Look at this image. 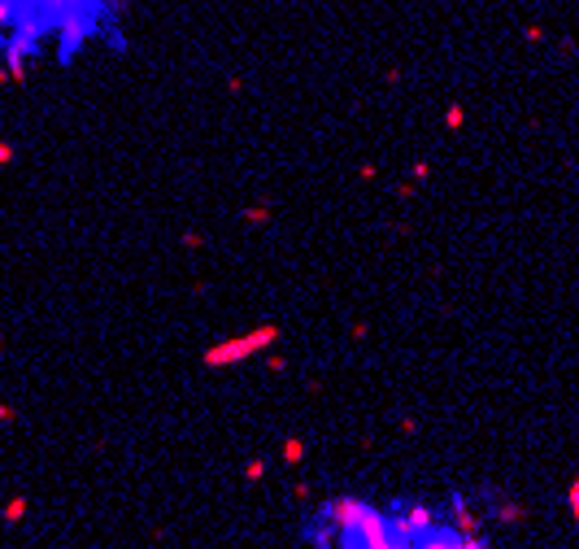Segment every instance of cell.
I'll return each mask as SVG.
<instances>
[{"label": "cell", "mask_w": 579, "mask_h": 549, "mask_svg": "<svg viewBox=\"0 0 579 549\" xmlns=\"http://www.w3.org/2000/svg\"><path fill=\"white\" fill-rule=\"evenodd\" d=\"M127 0H0V66L26 79L40 61L74 66L92 44L127 48Z\"/></svg>", "instance_id": "obj_1"}, {"label": "cell", "mask_w": 579, "mask_h": 549, "mask_svg": "<svg viewBox=\"0 0 579 549\" xmlns=\"http://www.w3.org/2000/svg\"><path fill=\"white\" fill-rule=\"evenodd\" d=\"M462 549H492V541L484 532H475V536H462Z\"/></svg>", "instance_id": "obj_10"}, {"label": "cell", "mask_w": 579, "mask_h": 549, "mask_svg": "<svg viewBox=\"0 0 579 549\" xmlns=\"http://www.w3.org/2000/svg\"><path fill=\"white\" fill-rule=\"evenodd\" d=\"M26 510H31L26 497H9L5 510H0V519H5V523H22V519H26Z\"/></svg>", "instance_id": "obj_7"}, {"label": "cell", "mask_w": 579, "mask_h": 549, "mask_svg": "<svg viewBox=\"0 0 579 549\" xmlns=\"http://www.w3.org/2000/svg\"><path fill=\"white\" fill-rule=\"evenodd\" d=\"M414 549H462V536L449 523H436L432 532H423V536L414 541Z\"/></svg>", "instance_id": "obj_5"}, {"label": "cell", "mask_w": 579, "mask_h": 549, "mask_svg": "<svg viewBox=\"0 0 579 549\" xmlns=\"http://www.w3.org/2000/svg\"><path fill=\"white\" fill-rule=\"evenodd\" d=\"M388 527H392V536H401V541H418L423 532H432L440 523V514L427 506V502H388Z\"/></svg>", "instance_id": "obj_3"}, {"label": "cell", "mask_w": 579, "mask_h": 549, "mask_svg": "<svg viewBox=\"0 0 579 549\" xmlns=\"http://www.w3.org/2000/svg\"><path fill=\"white\" fill-rule=\"evenodd\" d=\"M462 118H466V114H462V109L453 105V109H449V118H444V122H449V126H462Z\"/></svg>", "instance_id": "obj_13"}, {"label": "cell", "mask_w": 579, "mask_h": 549, "mask_svg": "<svg viewBox=\"0 0 579 549\" xmlns=\"http://www.w3.org/2000/svg\"><path fill=\"white\" fill-rule=\"evenodd\" d=\"M301 458H305V441H296V436H292V441H284V462L296 466Z\"/></svg>", "instance_id": "obj_8"}, {"label": "cell", "mask_w": 579, "mask_h": 549, "mask_svg": "<svg viewBox=\"0 0 579 549\" xmlns=\"http://www.w3.org/2000/svg\"><path fill=\"white\" fill-rule=\"evenodd\" d=\"M496 519L509 523V527H519V523H527V506L523 502H496Z\"/></svg>", "instance_id": "obj_6"}, {"label": "cell", "mask_w": 579, "mask_h": 549, "mask_svg": "<svg viewBox=\"0 0 579 549\" xmlns=\"http://www.w3.org/2000/svg\"><path fill=\"white\" fill-rule=\"evenodd\" d=\"M248 222H266L270 218V209H261V205H253V209H248V214H244Z\"/></svg>", "instance_id": "obj_12"}, {"label": "cell", "mask_w": 579, "mask_h": 549, "mask_svg": "<svg viewBox=\"0 0 579 549\" xmlns=\"http://www.w3.org/2000/svg\"><path fill=\"white\" fill-rule=\"evenodd\" d=\"M449 527L457 532V536H475V532H484L479 510H471V502L462 493H453V502H449Z\"/></svg>", "instance_id": "obj_4"}, {"label": "cell", "mask_w": 579, "mask_h": 549, "mask_svg": "<svg viewBox=\"0 0 579 549\" xmlns=\"http://www.w3.org/2000/svg\"><path fill=\"white\" fill-rule=\"evenodd\" d=\"M275 341H279V327H275V322H266V327H253L248 336H240V341H222V345H213L201 362H205V366H231V362H244V358H253V353L270 349Z\"/></svg>", "instance_id": "obj_2"}, {"label": "cell", "mask_w": 579, "mask_h": 549, "mask_svg": "<svg viewBox=\"0 0 579 549\" xmlns=\"http://www.w3.org/2000/svg\"><path fill=\"white\" fill-rule=\"evenodd\" d=\"M261 475H266V458H253L244 466V480H261Z\"/></svg>", "instance_id": "obj_11"}, {"label": "cell", "mask_w": 579, "mask_h": 549, "mask_svg": "<svg viewBox=\"0 0 579 549\" xmlns=\"http://www.w3.org/2000/svg\"><path fill=\"white\" fill-rule=\"evenodd\" d=\"M566 506H571V519H575V527H579V475L571 480V489H566Z\"/></svg>", "instance_id": "obj_9"}]
</instances>
